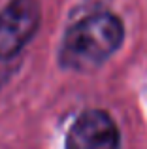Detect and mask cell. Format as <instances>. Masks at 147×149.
I'll list each match as a JSON object with an SVG mask.
<instances>
[{
    "instance_id": "cell-2",
    "label": "cell",
    "mask_w": 147,
    "mask_h": 149,
    "mask_svg": "<svg viewBox=\"0 0 147 149\" xmlns=\"http://www.w3.org/2000/svg\"><path fill=\"white\" fill-rule=\"evenodd\" d=\"M42 10L38 0H10L0 11V58L15 57L32 40L40 26Z\"/></svg>"
},
{
    "instance_id": "cell-1",
    "label": "cell",
    "mask_w": 147,
    "mask_h": 149,
    "mask_svg": "<svg viewBox=\"0 0 147 149\" xmlns=\"http://www.w3.org/2000/svg\"><path fill=\"white\" fill-rule=\"evenodd\" d=\"M123 40L125 25L115 13H91L66 30L59 55L60 64L77 72L94 70L121 47Z\"/></svg>"
},
{
    "instance_id": "cell-3",
    "label": "cell",
    "mask_w": 147,
    "mask_h": 149,
    "mask_svg": "<svg viewBox=\"0 0 147 149\" xmlns=\"http://www.w3.org/2000/svg\"><path fill=\"white\" fill-rule=\"evenodd\" d=\"M119 143L117 125L102 109L83 111L66 136V149H119Z\"/></svg>"
}]
</instances>
